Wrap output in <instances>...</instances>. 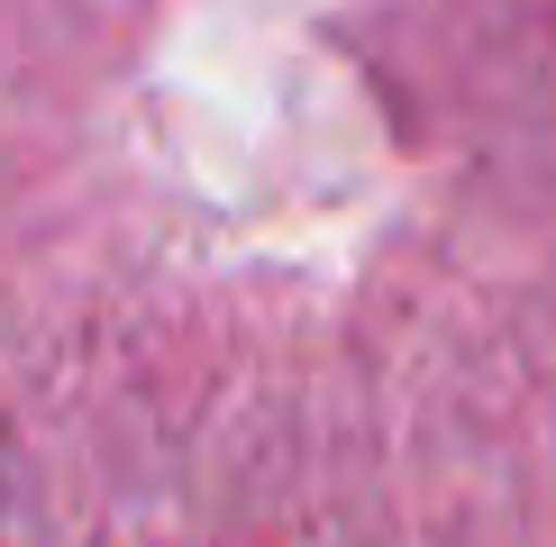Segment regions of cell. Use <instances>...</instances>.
Instances as JSON below:
<instances>
[{
  "instance_id": "6da1fadb",
  "label": "cell",
  "mask_w": 556,
  "mask_h": 547,
  "mask_svg": "<svg viewBox=\"0 0 556 547\" xmlns=\"http://www.w3.org/2000/svg\"><path fill=\"white\" fill-rule=\"evenodd\" d=\"M0 547H37V530H28V474H18L10 438H0Z\"/></svg>"
}]
</instances>
